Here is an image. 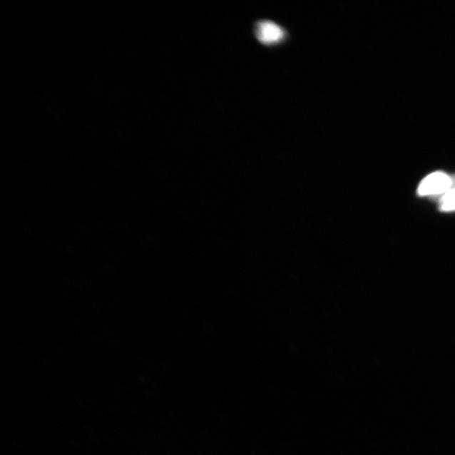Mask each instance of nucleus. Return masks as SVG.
I'll return each instance as SVG.
<instances>
[{"mask_svg": "<svg viewBox=\"0 0 455 455\" xmlns=\"http://www.w3.org/2000/svg\"><path fill=\"white\" fill-rule=\"evenodd\" d=\"M455 188V180L444 173H434L422 180L417 193L420 196H443Z\"/></svg>", "mask_w": 455, "mask_h": 455, "instance_id": "f257e3e1", "label": "nucleus"}, {"mask_svg": "<svg viewBox=\"0 0 455 455\" xmlns=\"http://www.w3.org/2000/svg\"><path fill=\"white\" fill-rule=\"evenodd\" d=\"M255 36L264 45H274L285 39V31L275 22L262 21L255 26Z\"/></svg>", "mask_w": 455, "mask_h": 455, "instance_id": "f03ea898", "label": "nucleus"}, {"mask_svg": "<svg viewBox=\"0 0 455 455\" xmlns=\"http://www.w3.org/2000/svg\"><path fill=\"white\" fill-rule=\"evenodd\" d=\"M439 208L443 212L455 211V188L440 198Z\"/></svg>", "mask_w": 455, "mask_h": 455, "instance_id": "7ed1b4c3", "label": "nucleus"}]
</instances>
